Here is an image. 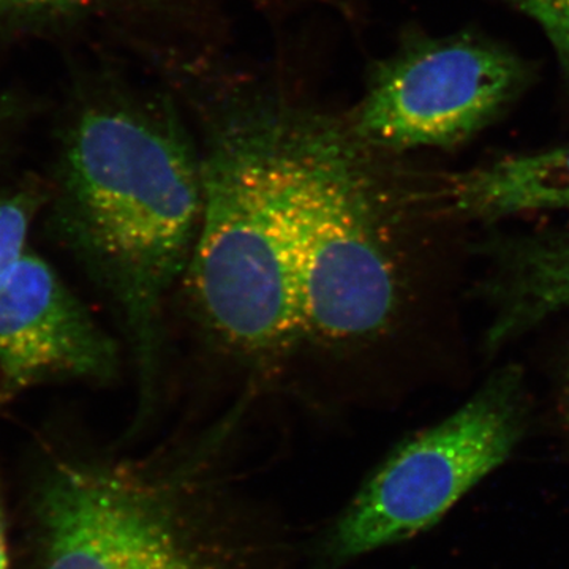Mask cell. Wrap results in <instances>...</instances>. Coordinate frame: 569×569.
<instances>
[{"instance_id":"obj_14","label":"cell","mask_w":569,"mask_h":569,"mask_svg":"<svg viewBox=\"0 0 569 569\" xmlns=\"http://www.w3.org/2000/svg\"><path fill=\"white\" fill-rule=\"evenodd\" d=\"M0 569H9V559H7L6 531H3L2 516H0Z\"/></svg>"},{"instance_id":"obj_2","label":"cell","mask_w":569,"mask_h":569,"mask_svg":"<svg viewBox=\"0 0 569 569\" xmlns=\"http://www.w3.org/2000/svg\"><path fill=\"white\" fill-rule=\"evenodd\" d=\"M201 160L200 230L186 277L206 331L269 361L305 339L280 162L279 100L228 104Z\"/></svg>"},{"instance_id":"obj_4","label":"cell","mask_w":569,"mask_h":569,"mask_svg":"<svg viewBox=\"0 0 569 569\" xmlns=\"http://www.w3.org/2000/svg\"><path fill=\"white\" fill-rule=\"evenodd\" d=\"M526 422L519 367H505L438 425L408 438L362 486L323 546L340 567L417 537L507 462Z\"/></svg>"},{"instance_id":"obj_8","label":"cell","mask_w":569,"mask_h":569,"mask_svg":"<svg viewBox=\"0 0 569 569\" xmlns=\"http://www.w3.org/2000/svg\"><path fill=\"white\" fill-rule=\"evenodd\" d=\"M443 193L452 211L470 219L569 209V146L507 157L452 176Z\"/></svg>"},{"instance_id":"obj_10","label":"cell","mask_w":569,"mask_h":569,"mask_svg":"<svg viewBox=\"0 0 569 569\" xmlns=\"http://www.w3.org/2000/svg\"><path fill=\"white\" fill-rule=\"evenodd\" d=\"M44 203L47 189L32 183L0 194V280L31 249L29 238Z\"/></svg>"},{"instance_id":"obj_6","label":"cell","mask_w":569,"mask_h":569,"mask_svg":"<svg viewBox=\"0 0 569 569\" xmlns=\"http://www.w3.org/2000/svg\"><path fill=\"white\" fill-rule=\"evenodd\" d=\"M39 516L41 569H211L168 501L126 468L61 463Z\"/></svg>"},{"instance_id":"obj_11","label":"cell","mask_w":569,"mask_h":569,"mask_svg":"<svg viewBox=\"0 0 569 569\" xmlns=\"http://www.w3.org/2000/svg\"><path fill=\"white\" fill-rule=\"evenodd\" d=\"M541 26L569 78V0H509Z\"/></svg>"},{"instance_id":"obj_3","label":"cell","mask_w":569,"mask_h":569,"mask_svg":"<svg viewBox=\"0 0 569 569\" xmlns=\"http://www.w3.org/2000/svg\"><path fill=\"white\" fill-rule=\"evenodd\" d=\"M279 141L302 337L326 346L376 339L400 306L377 149L347 119L284 102Z\"/></svg>"},{"instance_id":"obj_5","label":"cell","mask_w":569,"mask_h":569,"mask_svg":"<svg viewBox=\"0 0 569 569\" xmlns=\"http://www.w3.org/2000/svg\"><path fill=\"white\" fill-rule=\"evenodd\" d=\"M527 81L526 63L493 41L410 39L373 67L347 121L377 151L456 148L496 121Z\"/></svg>"},{"instance_id":"obj_1","label":"cell","mask_w":569,"mask_h":569,"mask_svg":"<svg viewBox=\"0 0 569 569\" xmlns=\"http://www.w3.org/2000/svg\"><path fill=\"white\" fill-rule=\"evenodd\" d=\"M200 152L164 103L84 108L63 137L48 233L114 306L141 395L156 387L163 310L200 230Z\"/></svg>"},{"instance_id":"obj_15","label":"cell","mask_w":569,"mask_h":569,"mask_svg":"<svg viewBox=\"0 0 569 569\" xmlns=\"http://www.w3.org/2000/svg\"><path fill=\"white\" fill-rule=\"evenodd\" d=\"M567 397H568V407H569V369H568V377H567Z\"/></svg>"},{"instance_id":"obj_13","label":"cell","mask_w":569,"mask_h":569,"mask_svg":"<svg viewBox=\"0 0 569 569\" xmlns=\"http://www.w3.org/2000/svg\"><path fill=\"white\" fill-rule=\"evenodd\" d=\"M17 116V102H11V100L0 97V152H2L3 144H6L7 137H9Z\"/></svg>"},{"instance_id":"obj_12","label":"cell","mask_w":569,"mask_h":569,"mask_svg":"<svg viewBox=\"0 0 569 569\" xmlns=\"http://www.w3.org/2000/svg\"><path fill=\"white\" fill-rule=\"evenodd\" d=\"M114 0H0V20H41L107 6Z\"/></svg>"},{"instance_id":"obj_7","label":"cell","mask_w":569,"mask_h":569,"mask_svg":"<svg viewBox=\"0 0 569 569\" xmlns=\"http://www.w3.org/2000/svg\"><path fill=\"white\" fill-rule=\"evenodd\" d=\"M118 367L112 337L29 249L0 280V406L43 385L103 383Z\"/></svg>"},{"instance_id":"obj_9","label":"cell","mask_w":569,"mask_h":569,"mask_svg":"<svg viewBox=\"0 0 569 569\" xmlns=\"http://www.w3.org/2000/svg\"><path fill=\"white\" fill-rule=\"evenodd\" d=\"M486 343L490 350L569 309V236L531 241L512 257Z\"/></svg>"}]
</instances>
